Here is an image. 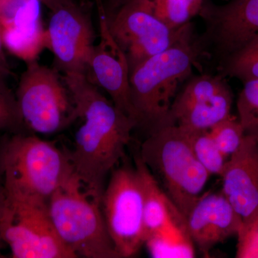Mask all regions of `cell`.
<instances>
[{
	"instance_id": "3",
	"label": "cell",
	"mask_w": 258,
	"mask_h": 258,
	"mask_svg": "<svg viewBox=\"0 0 258 258\" xmlns=\"http://www.w3.org/2000/svg\"><path fill=\"white\" fill-rule=\"evenodd\" d=\"M4 166L7 199L42 206L75 174L69 151L32 133L6 134Z\"/></svg>"
},
{
	"instance_id": "9",
	"label": "cell",
	"mask_w": 258,
	"mask_h": 258,
	"mask_svg": "<svg viewBox=\"0 0 258 258\" xmlns=\"http://www.w3.org/2000/svg\"><path fill=\"white\" fill-rule=\"evenodd\" d=\"M0 240L13 258H76L56 232L48 206L12 201L0 218Z\"/></svg>"
},
{
	"instance_id": "2",
	"label": "cell",
	"mask_w": 258,
	"mask_h": 258,
	"mask_svg": "<svg viewBox=\"0 0 258 258\" xmlns=\"http://www.w3.org/2000/svg\"><path fill=\"white\" fill-rule=\"evenodd\" d=\"M207 53L190 23L170 47L149 57L130 72V98L137 127L149 134L169 125V112L179 88Z\"/></svg>"
},
{
	"instance_id": "1",
	"label": "cell",
	"mask_w": 258,
	"mask_h": 258,
	"mask_svg": "<svg viewBox=\"0 0 258 258\" xmlns=\"http://www.w3.org/2000/svg\"><path fill=\"white\" fill-rule=\"evenodd\" d=\"M62 78L83 121L69 150L74 174L88 196L101 205L107 176L124 157L137 123L103 95L87 74Z\"/></svg>"
},
{
	"instance_id": "5",
	"label": "cell",
	"mask_w": 258,
	"mask_h": 258,
	"mask_svg": "<svg viewBox=\"0 0 258 258\" xmlns=\"http://www.w3.org/2000/svg\"><path fill=\"white\" fill-rule=\"evenodd\" d=\"M48 212L57 235L77 257L120 258L101 205L88 196L75 174L52 195Z\"/></svg>"
},
{
	"instance_id": "18",
	"label": "cell",
	"mask_w": 258,
	"mask_h": 258,
	"mask_svg": "<svg viewBox=\"0 0 258 258\" xmlns=\"http://www.w3.org/2000/svg\"><path fill=\"white\" fill-rule=\"evenodd\" d=\"M5 47L27 62L36 60L37 56L47 47V32L41 24L31 28L15 29L3 32Z\"/></svg>"
},
{
	"instance_id": "31",
	"label": "cell",
	"mask_w": 258,
	"mask_h": 258,
	"mask_svg": "<svg viewBox=\"0 0 258 258\" xmlns=\"http://www.w3.org/2000/svg\"><path fill=\"white\" fill-rule=\"evenodd\" d=\"M1 242L2 241L0 240V243H1ZM3 257H5L4 255H3V254L2 253V252H1V247H0V258H3Z\"/></svg>"
},
{
	"instance_id": "17",
	"label": "cell",
	"mask_w": 258,
	"mask_h": 258,
	"mask_svg": "<svg viewBox=\"0 0 258 258\" xmlns=\"http://www.w3.org/2000/svg\"><path fill=\"white\" fill-rule=\"evenodd\" d=\"M144 244L152 257L190 258L195 256L193 242L184 218L174 220L162 230L149 235Z\"/></svg>"
},
{
	"instance_id": "25",
	"label": "cell",
	"mask_w": 258,
	"mask_h": 258,
	"mask_svg": "<svg viewBox=\"0 0 258 258\" xmlns=\"http://www.w3.org/2000/svg\"><path fill=\"white\" fill-rule=\"evenodd\" d=\"M0 132L15 134L29 133L24 125L16 96L0 79Z\"/></svg>"
},
{
	"instance_id": "11",
	"label": "cell",
	"mask_w": 258,
	"mask_h": 258,
	"mask_svg": "<svg viewBox=\"0 0 258 258\" xmlns=\"http://www.w3.org/2000/svg\"><path fill=\"white\" fill-rule=\"evenodd\" d=\"M50 12L47 47L53 53L57 71L87 74L96 39L91 19L74 0Z\"/></svg>"
},
{
	"instance_id": "23",
	"label": "cell",
	"mask_w": 258,
	"mask_h": 258,
	"mask_svg": "<svg viewBox=\"0 0 258 258\" xmlns=\"http://www.w3.org/2000/svg\"><path fill=\"white\" fill-rule=\"evenodd\" d=\"M237 106L244 134L258 141V79L244 82Z\"/></svg>"
},
{
	"instance_id": "26",
	"label": "cell",
	"mask_w": 258,
	"mask_h": 258,
	"mask_svg": "<svg viewBox=\"0 0 258 258\" xmlns=\"http://www.w3.org/2000/svg\"><path fill=\"white\" fill-rule=\"evenodd\" d=\"M237 237L236 257L258 258V212L242 222Z\"/></svg>"
},
{
	"instance_id": "19",
	"label": "cell",
	"mask_w": 258,
	"mask_h": 258,
	"mask_svg": "<svg viewBox=\"0 0 258 258\" xmlns=\"http://www.w3.org/2000/svg\"><path fill=\"white\" fill-rule=\"evenodd\" d=\"M40 4V0H0L2 32L31 28L41 24Z\"/></svg>"
},
{
	"instance_id": "8",
	"label": "cell",
	"mask_w": 258,
	"mask_h": 258,
	"mask_svg": "<svg viewBox=\"0 0 258 258\" xmlns=\"http://www.w3.org/2000/svg\"><path fill=\"white\" fill-rule=\"evenodd\" d=\"M107 15L110 31L126 56L130 72L170 47L190 23L179 29L170 28L154 13L150 0H127Z\"/></svg>"
},
{
	"instance_id": "4",
	"label": "cell",
	"mask_w": 258,
	"mask_h": 258,
	"mask_svg": "<svg viewBox=\"0 0 258 258\" xmlns=\"http://www.w3.org/2000/svg\"><path fill=\"white\" fill-rule=\"evenodd\" d=\"M138 152L171 203L186 219L210 174L194 154L187 133L166 125L149 134Z\"/></svg>"
},
{
	"instance_id": "7",
	"label": "cell",
	"mask_w": 258,
	"mask_h": 258,
	"mask_svg": "<svg viewBox=\"0 0 258 258\" xmlns=\"http://www.w3.org/2000/svg\"><path fill=\"white\" fill-rule=\"evenodd\" d=\"M101 206L117 253L134 257L146 241L144 194L135 166L124 164L111 171Z\"/></svg>"
},
{
	"instance_id": "12",
	"label": "cell",
	"mask_w": 258,
	"mask_h": 258,
	"mask_svg": "<svg viewBox=\"0 0 258 258\" xmlns=\"http://www.w3.org/2000/svg\"><path fill=\"white\" fill-rule=\"evenodd\" d=\"M199 15L205 22V49L212 47L222 60L258 36V0H232L222 5L205 2Z\"/></svg>"
},
{
	"instance_id": "29",
	"label": "cell",
	"mask_w": 258,
	"mask_h": 258,
	"mask_svg": "<svg viewBox=\"0 0 258 258\" xmlns=\"http://www.w3.org/2000/svg\"><path fill=\"white\" fill-rule=\"evenodd\" d=\"M42 4L45 5L50 11L55 10L57 7L71 1V0H40Z\"/></svg>"
},
{
	"instance_id": "16",
	"label": "cell",
	"mask_w": 258,
	"mask_h": 258,
	"mask_svg": "<svg viewBox=\"0 0 258 258\" xmlns=\"http://www.w3.org/2000/svg\"><path fill=\"white\" fill-rule=\"evenodd\" d=\"M134 166L138 172L144 194L146 240L149 235L165 228L171 221L184 218L161 189L152 173L139 156H134Z\"/></svg>"
},
{
	"instance_id": "15",
	"label": "cell",
	"mask_w": 258,
	"mask_h": 258,
	"mask_svg": "<svg viewBox=\"0 0 258 258\" xmlns=\"http://www.w3.org/2000/svg\"><path fill=\"white\" fill-rule=\"evenodd\" d=\"M229 158L221 176L222 192L244 222L258 212V141L246 136Z\"/></svg>"
},
{
	"instance_id": "20",
	"label": "cell",
	"mask_w": 258,
	"mask_h": 258,
	"mask_svg": "<svg viewBox=\"0 0 258 258\" xmlns=\"http://www.w3.org/2000/svg\"><path fill=\"white\" fill-rule=\"evenodd\" d=\"M221 61L222 71L225 76L243 83L258 79V36Z\"/></svg>"
},
{
	"instance_id": "6",
	"label": "cell",
	"mask_w": 258,
	"mask_h": 258,
	"mask_svg": "<svg viewBox=\"0 0 258 258\" xmlns=\"http://www.w3.org/2000/svg\"><path fill=\"white\" fill-rule=\"evenodd\" d=\"M29 133H58L79 118L69 88L57 69L27 62L15 93Z\"/></svg>"
},
{
	"instance_id": "24",
	"label": "cell",
	"mask_w": 258,
	"mask_h": 258,
	"mask_svg": "<svg viewBox=\"0 0 258 258\" xmlns=\"http://www.w3.org/2000/svg\"><path fill=\"white\" fill-rule=\"evenodd\" d=\"M212 138L226 157L238 150L246 135L238 118L230 115L210 129Z\"/></svg>"
},
{
	"instance_id": "21",
	"label": "cell",
	"mask_w": 258,
	"mask_h": 258,
	"mask_svg": "<svg viewBox=\"0 0 258 258\" xmlns=\"http://www.w3.org/2000/svg\"><path fill=\"white\" fill-rule=\"evenodd\" d=\"M185 132L187 133L191 149L199 162L210 175L221 176L227 158L217 147L210 130Z\"/></svg>"
},
{
	"instance_id": "30",
	"label": "cell",
	"mask_w": 258,
	"mask_h": 258,
	"mask_svg": "<svg viewBox=\"0 0 258 258\" xmlns=\"http://www.w3.org/2000/svg\"><path fill=\"white\" fill-rule=\"evenodd\" d=\"M101 1L104 5L106 10L110 8L112 10H115L121 6L127 0H101Z\"/></svg>"
},
{
	"instance_id": "13",
	"label": "cell",
	"mask_w": 258,
	"mask_h": 258,
	"mask_svg": "<svg viewBox=\"0 0 258 258\" xmlns=\"http://www.w3.org/2000/svg\"><path fill=\"white\" fill-rule=\"evenodd\" d=\"M97 5L100 39L90 56L88 77L109 95L117 108L135 120L131 103L128 60L110 31L104 5L103 3Z\"/></svg>"
},
{
	"instance_id": "14",
	"label": "cell",
	"mask_w": 258,
	"mask_h": 258,
	"mask_svg": "<svg viewBox=\"0 0 258 258\" xmlns=\"http://www.w3.org/2000/svg\"><path fill=\"white\" fill-rule=\"evenodd\" d=\"M242 222L222 191L202 195L186 217L190 239L205 254L217 244L237 235Z\"/></svg>"
},
{
	"instance_id": "32",
	"label": "cell",
	"mask_w": 258,
	"mask_h": 258,
	"mask_svg": "<svg viewBox=\"0 0 258 258\" xmlns=\"http://www.w3.org/2000/svg\"><path fill=\"white\" fill-rule=\"evenodd\" d=\"M199 2H200V3H201L202 5L204 3H205L206 0H198Z\"/></svg>"
},
{
	"instance_id": "27",
	"label": "cell",
	"mask_w": 258,
	"mask_h": 258,
	"mask_svg": "<svg viewBox=\"0 0 258 258\" xmlns=\"http://www.w3.org/2000/svg\"><path fill=\"white\" fill-rule=\"evenodd\" d=\"M5 140H6V134L0 137V218H1L7 203V195L5 186L4 166Z\"/></svg>"
},
{
	"instance_id": "22",
	"label": "cell",
	"mask_w": 258,
	"mask_h": 258,
	"mask_svg": "<svg viewBox=\"0 0 258 258\" xmlns=\"http://www.w3.org/2000/svg\"><path fill=\"white\" fill-rule=\"evenodd\" d=\"M153 11L161 21L173 29L182 28L198 15V0H150Z\"/></svg>"
},
{
	"instance_id": "28",
	"label": "cell",
	"mask_w": 258,
	"mask_h": 258,
	"mask_svg": "<svg viewBox=\"0 0 258 258\" xmlns=\"http://www.w3.org/2000/svg\"><path fill=\"white\" fill-rule=\"evenodd\" d=\"M5 45L3 42V32L0 28V79L6 81L12 75L9 62L7 59L5 52Z\"/></svg>"
},
{
	"instance_id": "10",
	"label": "cell",
	"mask_w": 258,
	"mask_h": 258,
	"mask_svg": "<svg viewBox=\"0 0 258 258\" xmlns=\"http://www.w3.org/2000/svg\"><path fill=\"white\" fill-rule=\"evenodd\" d=\"M232 101V91L223 76L191 78L173 102L169 125L188 132L210 130L231 115Z\"/></svg>"
}]
</instances>
